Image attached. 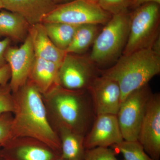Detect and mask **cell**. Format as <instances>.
Listing matches in <instances>:
<instances>
[{
	"instance_id": "cell-1",
	"label": "cell",
	"mask_w": 160,
	"mask_h": 160,
	"mask_svg": "<svg viewBox=\"0 0 160 160\" xmlns=\"http://www.w3.org/2000/svg\"><path fill=\"white\" fill-rule=\"evenodd\" d=\"M14 117L12 123V139L28 138L51 148L61 157L59 137L51 127L47 117L42 93L31 82H28L16 92Z\"/></svg>"
},
{
	"instance_id": "cell-2",
	"label": "cell",
	"mask_w": 160,
	"mask_h": 160,
	"mask_svg": "<svg viewBox=\"0 0 160 160\" xmlns=\"http://www.w3.org/2000/svg\"><path fill=\"white\" fill-rule=\"evenodd\" d=\"M160 72V54L151 48L122 55L115 64L106 70H100L102 75L117 82L121 92V103L129 94L148 85Z\"/></svg>"
},
{
	"instance_id": "cell-3",
	"label": "cell",
	"mask_w": 160,
	"mask_h": 160,
	"mask_svg": "<svg viewBox=\"0 0 160 160\" xmlns=\"http://www.w3.org/2000/svg\"><path fill=\"white\" fill-rule=\"evenodd\" d=\"M45 94L58 125L85 136L96 116L89 91H72L58 85Z\"/></svg>"
},
{
	"instance_id": "cell-4",
	"label": "cell",
	"mask_w": 160,
	"mask_h": 160,
	"mask_svg": "<svg viewBox=\"0 0 160 160\" xmlns=\"http://www.w3.org/2000/svg\"><path fill=\"white\" fill-rule=\"evenodd\" d=\"M129 11L112 16L99 32L92 45L89 58L96 66L115 62L122 54L130 27Z\"/></svg>"
},
{
	"instance_id": "cell-5",
	"label": "cell",
	"mask_w": 160,
	"mask_h": 160,
	"mask_svg": "<svg viewBox=\"0 0 160 160\" xmlns=\"http://www.w3.org/2000/svg\"><path fill=\"white\" fill-rule=\"evenodd\" d=\"M130 14L127 43L122 55L151 48L160 35V4L149 3L134 9Z\"/></svg>"
},
{
	"instance_id": "cell-6",
	"label": "cell",
	"mask_w": 160,
	"mask_h": 160,
	"mask_svg": "<svg viewBox=\"0 0 160 160\" xmlns=\"http://www.w3.org/2000/svg\"><path fill=\"white\" fill-rule=\"evenodd\" d=\"M112 16L103 10L98 3L88 0H73L56 5L45 17L42 22H62L79 25H105Z\"/></svg>"
},
{
	"instance_id": "cell-7",
	"label": "cell",
	"mask_w": 160,
	"mask_h": 160,
	"mask_svg": "<svg viewBox=\"0 0 160 160\" xmlns=\"http://www.w3.org/2000/svg\"><path fill=\"white\" fill-rule=\"evenodd\" d=\"M152 94L147 85L132 92L121 103L117 117L124 140H138L141 124Z\"/></svg>"
},
{
	"instance_id": "cell-8",
	"label": "cell",
	"mask_w": 160,
	"mask_h": 160,
	"mask_svg": "<svg viewBox=\"0 0 160 160\" xmlns=\"http://www.w3.org/2000/svg\"><path fill=\"white\" fill-rule=\"evenodd\" d=\"M100 70L89 59L73 53H66L59 69V84L72 91L87 90Z\"/></svg>"
},
{
	"instance_id": "cell-9",
	"label": "cell",
	"mask_w": 160,
	"mask_h": 160,
	"mask_svg": "<svg viewBox=\"0 0 160 160\" xmlns=\"http://www.w3.org/2000/svg\"><path fill=\"white\" fill-rule=\"evenodd\" d=\"M138 141L154 160L160 159V95L152 93L146 107Z\"/></svg>"
},
{
	"instance_id": "cell-10",
	"label": "cell",
	"mask_w": 160,
	"mask_h": 160,
	"mask_svg": "<svg viewBox=\"0 0 160 160\" xmlns=\"http://www.w3.org/2000/svg\"><path fill=\"white\" fill-rule=\"evenodd\" d=\"M35 57L29 34L19 48L9 46L6 49L5 58L11 70L9 86L13 93H16L27 82Z\"/></svg>"
},
{
	"instance_id": "cell-11",
	"label": "cell",
	"mask_w": 160,
	"mask_h": 160,
	"mask_svg": "<svg viewBox=\"0 0 160 160\" xmlns=\"http://www.w3.org/2000/svg\"><path fill=\"white\" fill-rule=\"evenodd\" d=\"M96 115L117 114L121 104V92L117 82L102 75L93 80L88 89Z\"/></svg>"
},
{
	"instance_id": "cell-12",
	"label": "cell",
	"mask_w": 160,
	"mask_h": 160,
	"mask_svg": "<svg viewBox=\"0 0 160 160\" xmlns=\"http://www.w3.org/2000/svg\"><path fill=\"white\" fill-rule=\"evenodd\" d=\"M124 140L117 115H97L91 128L84 138L85 149L109 147Z\"/></svg>"
},
{
	"instance_id": "cell-13",
	"label": "cell",
	"mask_w": 160,
	"mask_h": 160,
	"mask_svg": "<svg viewBox=\"0 0 160 160\" xmlns=\"http://www.w3.org/2000/svg\"><path fill=\"white\" fill-rule=\"evenodd\" d=\"M6 160H54L60 157L45 144L32 139H13L2 146Z\"/></svg>"
},
{
	"instance_id": "cell-14",
	"label": "cell",
	"mask_w": 160,
	"mask_h": 160,
	"mask_svg": "<svg viewBox=\"0 0 160 160\" xmlns=\"http://www.w3.org/2000/svg\"><path fill=\"white\" fill-rule=\"evenodd\" d=\"M3 8L22 16L30 26L42 22L56 5L51 0H1Z\"/></svg>"
},
{
	"instance_id": "cell-15",
	"label": "cell",
	"mask_w": 160,
	"mask_h": 160,
	"mask_svg": "<svg viewBox=\"0 0 160 160\" xmlns=\"http://www.w3.org/2000/svg\"><path fill=\"white\" fill-rule=\"evenodd\" d=\"M35 55L61 66L66 52L58 48L46 33L42 23L30 26L29 32Z\"/></svg>"
},
{
	"instance_id": "cell-16",
	"label": "cell",
	"mask_w": 160,
	"mask_h": 160,
	"mask_svg": "<svg viewBox=\"0 0 160 160\" xmlns=\"http://www.w3.org/2000/svg\"><path fill=\"white\" fill-rule=\"evenodd\" d=\"M59 69L54 63L35 56L29 79L42 94H45L59 85Z\"/></svg>"
},
{
	"instance_id": "cell-17",
	"label": "cell",
	"mask_w": 160,
	"mask_h": 160,
	"mask_svg": "<svg viewBox=\"0 0 160 160\" xmlns=\"http://www.w3.org/2000/svg\"><path fill=\"white\" fill-rule=\"evenodd\" d=\"M30 26L19 14L9 11L0 12V36L23 42L29 35Z\"/></svg>"
},
{
	"instance_id": "cell-18",
	"label": "cell",
	"mask_w": 160,
	"mask_h": 160,
	"mask_svg": "<svg viewBox=\"0 0 160 160\" xmlns=\"http://www.w3.org/2000/svg\"><path fill=\"white\" fill-rule=\"evenodd\" d=\"M61 145V157L70 160H83L86 149L85 136L62 125H58Z\"/></svg>"
},
{
	"instance_id": "cell-19",
	"label": "cell",
	"mask_w": 160,
	"mask_h": 160,
	"mask_svg": "<svg viewBox=\"0 0 160 160\" xmlns=\"http://www.w3.org/2000/svg\"><path fill=\"white\" fill-rule=\"evenodd\" d=\"M99 26L96 24L80 25L66 50V53L80 55L86 51L93 45L99 32Z\"/></svg>"
},
{
	"instance_id": "cell-20",
	"label": "cell",
	"mask_w": 160,
	"mask_h": 160,
	"mask_svg": "<svg viewBox=\"0 0 160 160\" xmlns=\"http://www.w3.org/2000/svg\"><path fill=\"white\" fill-rule=\"evenodd\" d=\"M43 26L52 42L61 50L66 51L78 26L62 22H43Z\"/></svg>"
},
{
	"instance_id": "cell-21",
	"label": "cell",
	"mask_w": 160,
	"mask_h": 160,
	"mask_svg": "<svg viewBox=\"0 0 160 160\" xmlns=\"http://www.w3.org/2000/svg\"><path fill=\"white\" fill-rule=\"evenodd\" d=\"M112 147L116 152L122 153L125 160H154L146 153L138 140H124Z\"/></svg>"
},
{
	"instance_id": "cell-22",
	"label": "cell",
	"mask_w": 160,
	"mask_h": 160,
	"mask_svg": "<svg viewBox=\"0 0 160 160\" xmlns=\"http://www.w3.org/2000/svg\"><path fill=\"white\" fill-rule=\"evenodd\" d=\"M134 0H99L98 4L103 10L113 16L128 12Z\"/></svg>"
},
{
	"instance_id": "cell-23",
	"label": "cell",
	"mask_w": 160,
	"mask_h": 160,
	"mask_svg": "<svg viewBox=\"0 0 160 160\" xmlns=\"http://www.w3.org/2000/svg\"><path fill=\"white\" fill-rule=\"evenodd\" d=\"M117 152L109 147H98L86 149L83 160H118Z\"/></svg>"
},
{
	"instance_id": "cell-24",
	"label": "cell",
	"mask_w": 160,
	"mask_h": 160,
	"mask_svg": "<svg viewBox=\"0 0 160 160\" xmlns=\"http://www.w3.org/2000/svg\"><path fill=\"white\" fill-rule=\"evenodd\" d=\"M11 92L9 84L0 86V116L14 112V98Z\"/></svg>"
},
{
	"instance_id": "cell-25",
	"label": "cell",
	"mask_w": 160,
	"mask_h": 160,
	"mask_svg": "<svg viewBox=\"0 0 160 160\" xmlns=\"http://www.w3.org/2000/svg\"><path fill=\"white\" fill-rule=\"evenodd\" d=\"M10 113H6L0 116V145L12 139V118Z\"/></svg>"
},
{
	"instance_id": "cell-26",
	"label": "cell",
	"mask_w": 160,
	"mask_h": 160,
	"mask_svg": "<svg viewBox=\"0 0 160 160\" xmlns=\"http://www.w3.org/2000/svg\"><path fill=\"white\" fill-rule=\"evenodd\" d=\"M11 40L6 38L0 41V68L7 64L5 58L6 49L9 47Z\"/></svg>"
},
{
	"instance_id": "cell-27",
	"label": "cell",
	"mask_w": 160,
	"mask_h": 160,
	"mask_svg": "<svg viewBox=\"0 0 160 160\" xmlns=\"http://www.w3.org/2000/svg\"><path fill=\"white\" fill-rule=\"evenodd\" d=\"M11 78V70L8 64L0 68V86L7 85Z\"/></svg>"
},
{
	"instance_id": "cell-28",
	"label": "cell",
	"mask_w": 160,
	"mask_h": 160,
	"mask_svg": "<svg viewBox=\"0 0 160 160\" xmlns=\"http://www.w3.org/2000/svg\"><path fill=\"white\" fill-rule=\"evenodd\" d=\"M149 3H155L160 4V0H134L132 9H136L142 5Z\"/></svg>"
},
{
	"instance_id": "cell-29",
	"label": "cell",
	"mask_w": 160,
	"mask_h": 160,
	"mask_svg": "<svg viewBox=\"0 0 160 160\" xmlns=\"http://www.w3.org/2000/svg\"><path fill=\"white\" fill-rule=\"evenodd\" d=\"M51 1L56 5H59L69 2L73 0H51Z\"/></svg>"
},
{
	"instance_id": "cell-30",
	"label": "cell",
	"mask_w": 160,
	"mask_h": 160,
	"mask_svg": "<svg viewBox=\"0 0 160 160\" xmlns=\"http://www.w3.org/2000/svg\"><path fill=\"white\" fill-rule=\"evenodd\" d=\"M0 160H6L4 157L3 156L2 152V146L0 145Z\"/></svg>"
},
{
	"instance_id": "cell-31",
	"label": "cell",
	"mask_w": 160,
	"mask_h": 160,
	"mask_svg": "<svg viewBox=\"0 0 160 160\" xmlns=\"http://www.w3.org/2000/svg\"><path fill=\"white\" fill-rule=\"evenodd\" d=\"M88 1H89V2H92L98 3V2L99 0H88Z\"/></svg>"
},
{
	"instance_id": "cell-32",
	"label": "cell",
	"mask_w": 160,
	"mask_h": 160,
	"mask_svg": "<svg viewBox=\"0 0 160 160\" xmlns=\"http://www.w3.org/2000/svg\"><path fill=\"white\" fill-rule=\"evenodd\" d=\"M70 160L69 159H67L63 158H61V157H60L56 159L55 160Z\"/></svg>"
},
{
	"instance_id": "cell-33",
	"label": "cell",
	"mask_w": 160,
	"mask_h": 160,
	"mask_svg": "<svg viewBox=\"0 0 160 160\" xmlns=\"http://www.w3.org/2000/svg\"><path fill=\"white\" fill-rule=\"evenodd\" d=\"M3 6L2 3V1L1 0H0V9H3Z\"/></svg>"
}]
</instances>
